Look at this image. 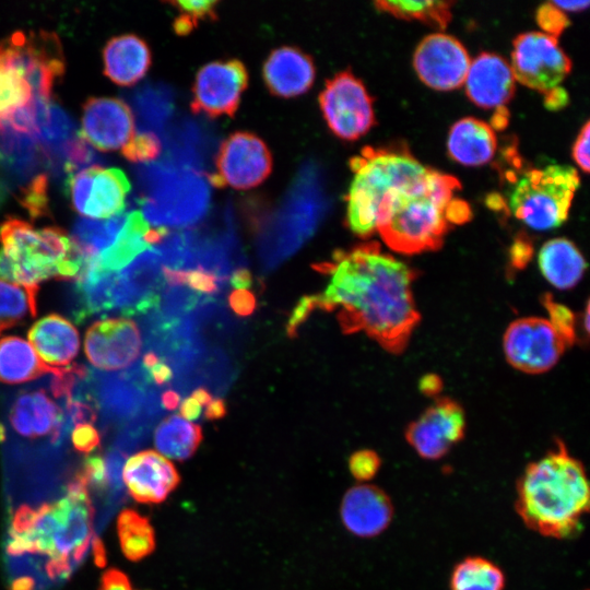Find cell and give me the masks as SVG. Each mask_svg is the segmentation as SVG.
<instances>
[{
    "mask_svg": "<svg viewBox=\"0 0 590 590\" xmlns=\"http://www.w3.org/2000/svg\"><path fill=\"white\" fill-rule=\"evenodd\" d=\"M3 553L11 590L62 586L90 556L106 565L96 508L76 468L62 484L9 502Z\"/></svg>",
    "mask_w": 590,
    "mask_h": 590,
    "instance_id": "6da1fadb",
    "label": "cell"
},
{
    "mask_svg": "<svg viewBox=\"0 0 590 590\" xmlns=\"http://www.w3.org/2000/svg\"><path fill=\"white\" fill-rule=\"evenodd\" d=\"M335 270L323 298L341 306L344 333L365 331L384 349L402 352L420 320L412 294L413 271L378 243L333 253Z\"/></svg>",
    "mask_w": 590,
    "mask_h": 590,
    "instance_id": "7a4b0ae2",
    "label": "cell"
},
{
    "mask_svg": "<svg viewBox=\"0 0 590 590\" xmlns=\"http://www.w3.org/2000/svg\"><path fill=\"white\" fill-rule=\"evenodd\" d=\"M589 507L586 469L560 441L545 456L530 462L517 482V514L530 530L543 536L571 538Z\"/></svg>",
    "mask_w": 590,
    "mask_h": 590,
    "instance_id": "3957f363",
    "label": "cell"
},
{
    "mask_svg": "<svg viewBox=\"0 0 590 590\" xmlns=\"http://www.w3.org/2000/svg\"><path fill=\"white\" fill-rule=\"evenodd\" d=\"M459 188L456 177L424 166L385 194L376 231L401 253L438 249L449 228L446 210Z\"/></svg>",
    "mask_w": 590,
    "mask_h": 590,
    "instance_id": "277c9868",
    "label": "cell"
},
{
    "mask_svg": "<svg viewBox=\"0 0 590 590\" xmlns=\"http://www.w3.org/2000/svg\"><path fill=\"white\" fill-rule=\"evenodd\" d=\"M0 243L17 284L38 285L51 278L74 281L83 269L70 236L59 227L35 229L25 221L8 217L0 224Z\"/></svg>",
    "mask_w": 590,
    "mask_h": 590,
    "instance_id": "5b68a950",
    "label": "cell"
},
{
    "mask_svg": "<svg viewBox=\"0 0 590 590\" xmlns=\"http://www.w3.org/2000/svg\"><path fill=\"white\" fill-rule=\"evenodd\" d=\"M354 174L346 201L347 223L361 237L376 232L377 213L385 194L424 165L406 148L366 146L350 161Z\"/></svg>",
    "mask_w": 590,
    "mask_h": 590,
    "instance_id": "8992f818",
    "label": "cell"
},
{
    "mask_svg": "<svg viewBox=\"0 0 590 590\" xmlns=\"http://www.w3.org/2000/svg\"><path fill=\"white\" fill-rule=\"evenodd\" d=\"M580 184L577 170L553 164L524 172L511 186L509 208L531 228L547 231L562 225Z\"/></svg>",
    "mask_w": 590,
    "mask_h": 590,
    "instance_id": "52a82bcc",
    "label": "cell"
},
{
    "mask_svg": "<svg viewBox=\"0 0 590 590\" xmlns=\"http://www.w3.org/2000/svg\"><path fill=\"white\" fill-rule=\"evenodd\" d=\"M319 104L330 130L343 140L361 138L375 123L373 99L363 82L349 71L327 80Z\"/></svg>",
    "mask_w": 590,
    "mask_h": 590,
    "instance_id": "ba28073f",
    "label": "cell"
},
{
    "mask_svg": "<svg viewBox=\"0 0 590 590\" xmlns=\"http://www.w3.org/2000/svg\"><path fill=\"white\" fill-rule=\"evenodd\" d=\"M511 70L521 84L548 93L558 87L571 69V61L557 38L541 32H528L514 40Z\"/></svg>",
    "mask_w": 590,
    "mask_h": 590,
    "instance_id": "9c48e42d",
    "label": "cell"
},
{
    "mask_svg": "<svg viewBox=\"0 0 590 590\" xmlns=\"http://www.w3.org/2000/svg\"><path fill=\"white\" fill-rule=\"evenodd\" d=\"M67 189L79 214L104 220L123 212L130 182L119 168L91 165L70 174Z\"/></svg>",
    "mask_w": 590,
    "mask_h": 590,
    "instance_id": "30bf717a",
    "label": "cell"
},
{
    "mask_svg": "<svg viewBox=\"0 0 590 590\" xmlns=\"http://www.w3.org/2000/svg\"><path fill=\"white\" fill-rule=\"evenodd\" d=\"M568 344L547 319L527 317L509 324L504 335V352L515 368L540 374L551 369Z\"/></svg>",
    "mask_w": 590,
    "mask_h": 590,
    "instance_id": "8fae6325",
    "label": "cell"
},
{
    "mask_svg": "<svg viewBox=\"0 0 590 590\" xmlns=\"http://www.w3.org/2000/svg\"><path fill=\"white\" fill-rule=\"evenodd\" d=\"M12 57L28 82L33 98L50 101L57 79L64 72V59L58 36L39 33L16 32L7 38Z\"/></svg>",
    "mask_w": 590,
    "mask_h": 590,
    "instance_id": "7c38bea8",
    "label": "cell"
},
{
    "mask_svg": "<svg viewBox=\"0 0 590 590\" xmlns=\"http://www.w3.org/2000/svg\"><path fill=\"white\" fill-rule=\"evenodd\" d=\"M215 167L212 176L215 186L249 189L270 175L272 157L260 138L248 132H235L221 144Z\"/></svg>",
    "mask_w": 590,
    "mask_h": 590,
    "instance_id": "4fadbf2b",
    "label": "cell"
},
{
    "mask_svg": "<svg viewBox=\"0 0 590 590\" xmlns=\"http://www.w3.org/2000/svg\"><path fill=\"white\" fill-rule=\"evenodd\" d=\"M247 84L248 73L241 61L209 62L196 76L191 109L209 117L233 116Z\"/></svg>",
    "mask_w": 590,
    "mask_h": 590,
    "instance_id": "5bb4252c",
    "label": "cell"
},
{
    "mask_svg": "<svg viewBox=\"0 0 590 590\" xmlns=\"http://www.w3.org/2000/svg\"><path fill=\"white\" fill-rule=\"evenodd\" d=\"M464 430L463 410L457 402L444 398L408 426L405 438L420 457L437 460L463 438Z\"/></svg>",
    "mask_w": 590,
    "mask_h": 590,
    "instance_id": "9a60e30c",
    "label": "cell"
},
{
    "mask_svg": "<svg viewBox=\"0 0 590 590\" xmlns=\"http://www.w3.org/2000/svg\"><path fill=\"white\" fill-rule=\"evenodd\" d=\"M142 338L137 323L129 318H108L88 327L84 351L96 368L118 370L130 367L139 357Z\"/></svg>",
    "mask_w": 590,
    "mask_h": 590,
    "instance_id": "2e32d148",
    "label": "cell"
},
{
    "mask_svg": "<svg viewBox=\"0 0 590 590\" xmlns=\"http://www.w3.org/2000/svg\"><path fill=\"white\" fill-rule=\"evenodd\" d=\"M413 63L417 75L426 85L449 91L464 83L471 60L457 38L435 33L418 44Z\"/></svg>",
    "mask_w": 590,
    "mask_h": 590,
    "instance_id": "e0dca14e",
    "label": "cell"
},
{
    "mask_svg": "<svg viewBox=\"0 0 590 590\" xmlns=\"http://www.w3.org/2000/svg\"><path fill=\"white\" fill-rule=\"evenodd\" d=\"M150 384L143 367L119 374H95L91 396L109 418L126 421L142 411H157L156 397L148 391Z\"/></svg>",
    "mask_w": 590,
    "mask_h": 590,
    "instance_id": "ac0fdd59",
    "label": "cell"
},
{
    "mask_svg": "<svg viewBox=\"0 0 590 590\" xmlns=\"http://www.w3.org/2000/svg\"><path fill=\"white\" fill-rule=\"evenodd\" d=\"M162 267L158 252L148 248L117 271L116 310L122 316H135L155 309L164 287Z\"/></svg>",
    "mask_w": 590,
    "mask_h": 590,
    "instance_id": "d6986e66",
    "label": "cell"
},
{
    "mask_svg": "<svg viewBox=\"0 0 590 590\" xmlns=\"http://www.w3.org/2000/svg\"><path fill=\"white\" fill-rule=\"evenodd\" d=\"M81 138L103 151L121 150L134 135V118L120 98L91 97L83 105Z\"/></svg>",
    "mask_w": 590,
    "mask_h": 590,
    "instance_id": "ffe728a7",
    "label": "cell"
},
{
    "mask_svg": "<svg viewBox=\"0 0 590 590\" xmlns=\"http://www.w3.org/2000/svg\"><path fill=\"white\" fill-rule=\"evenodd\" d=\"M121 479L129 495L142 504L162 503L179 483L175 465L155 450H143L128 458Z\"/></svg>",
    "mask_w": 590,
    "mask_h": 590,
    "instance_id": "44dd1931",
    "label": "cell"
},
{
    "mask_svg": "<svg viewBox=\"0 0 590 590\" xmlns=\"http://www.w3.org/2000/svg\"><path fill=\"white\" fill-rule=\"evenodd\" d=\"M9 423L12 430L28 440H48L59 446L67 434L63 411L42 389L22 392L14 400Z\"/></svg>",
    "mask_w": 590,
    "mask_h": 590,
    "instance_id": "7402d4cb",
    "label": "cell"
},
{
    "mask_svg": "<svg viewBox=\"0 0 590 590\" xmlns=\"http://www.w3.org/2000/svg\"><path fill=\"white\" fill-rule=\"evenodd\" d=\"M394 509L389 495L371 484H358L344 495L340 516L347 531L361 538H374L391 523Z\"/></svg>",
    "mask_w": 590,
    "mask_h": 590,
    "instance_id": "603a6c76",
    "label": "cell"
},
{
    "mask_svg": "<svg viewBox=\"0 0 590 590\" xmlns=\"http://www.w3.org/2000/svg\"><path fill=\"white\" fill-rule=\"evenodd\" d=\"M515 76L498 55L482 52L470 63L465 78L469 98L480 107H503L514 95Z\"/></svg>",
    "mask_w": 590,
    "mask_h": 590,
    "instance_id": "cb8c5ba5",
    "label": "cell"
},
{
    "mask_svg": "<svg viewBox=\"0 0 590 590\" xmlns=\"http://www.w3.org/2000/svg\"><path fill=\"white\" fill-rule=\"evenodd\" d=\"M263 79L270 92L281 97L304 94L315 80V66L309 56L294 47L273 50L263 66Z\"/></svg>",
    "mask_w": 590,
    "mask_h": 590,
    "instance_id": "d4e9b609",
    "label": "cell"
},
{
    "mask_svg": "<svg viewBox=\"0 0 590 590\" xmlns=\"http://www.w3.org/2000/svg\"><path fill=\"white\" fill-rule=\"evenodd\" d=\"M30 344L51 368L67 367L80 349L78 330L67 318L49 314L37 320L28 331Z\"/></svg>",
    "mask_w": 590,
    "mask_h": 590,
    "instance_id": "484cf974",
    "label": "cell"
},
{
    "mask_svg": "<svg viewBox=\"0 0 590 590\" xmlns=\"http://www.w3.org/2000/svg\"><path fill=\"white\" fill-rule=\"evenodd\" d=\"M104 73L120 86L139 82L151 66V51L140 37L126 34L113 37L103 50Z\"/></svg>",
    "mask_w": 590,
    "mask_h": 590,
    "instance_id": "4316f807",
    "label": "cell"
},
{
    "mask_svg": "<svg viewBox=\"0 0 590 590\" xmlns=\"http://www.w3.org/2000/svg\"><path fill=\"white\" fill-rule=\"evenodd\" d=\"M497 140L493 128L476 118L457 121L450 129L448 150L453 160L467 166H480L495 154Z\"/></svg>",
    "mask_w": 590,
    "mask_h": 590,
    "instance_id": "83f0119b",
    "label": "cell"
},
{
    "mask_svg": "<svg viewBox=\"0 0 590 590\" xmlns=\"http://www.w3.org/2000/svg\"><path fill=\"white\" fill-rule=\"evenodd\" d=\"M117 271H104L96 263L88 266L74 280L78 322L93 315H105L116 310Z\"/></svg>",
    "mask_w": 590,
    "mask_h": 590,
    "instance_id": "f1b7e54d",
    "label": "cell"
},
{
    "mask_svg": "<svg viewBox=\"0 0 590 590\" xmlns=\"http://www.w3.org/2000/svg\"><path fill=\"white\" fill-rule=\"evenodd\" d=\"M544 278L559 290L574 287L582 278L586 261L578 248L566 238L546 241L539 252Z\"/></svg>",
    "mask_w": 590,
    "mask_h": 590,
    "instance_id": "f546056e",
    "label": "cell"
},
{
    "mask_svg": "<svg viewBox=\"0 0 590 590\" xmlns=\"http://www.w3.org/2000/svg\"><path fill=\"white\" fill-rule=\"evenodd\" d=\"M37 355L33 346L24 339L8 335L0 339V381L17 385L52 373Z\"/></svg>",
    "mask_w": 590,
    "mask_h": 590,
    "instance_id": "4dcf8cb0",
    "label": "cell"
},
{
    "mask_svg": "<svg viewBox=\"0 0 590 590\" xmlns=\"http://www.w3.org/2000/svg\"><path fill=\"white\" fill-rule=\"evenodd\" d=\"M128 213L123 211L104 220H76L70 239L79 256L85 261L96 260L109 249L123 229Z\"/></svg>",
    "mask_w": 590,
    "mask_h": 590,
    "instance_id": "1f68e13d",
    "label": "cell"
},
{
    "mask_svg": "<svg viewBox=\"0 0 590 590\" xmlns=\"http://www.w3.org/2000/svg\"><path fill=\"white\" fill-rule=\"evenodd\" d=\"M202 440L199 425L172 415L162 421L154 432V446L158 453L173 460H186L197 450Z\"/></svg>",
    "mask_w": 590,
    "mask_h": 590,
    "instance_id": "d6a6232c",
    "label": "cell"
},
{
    "mask_svg": "<svg viewBox=\"0 0 590 590\" xmlns=\"http://www.w3.org/2000/svg\"><path fill=\"white\" fill-rule=\"evenodd\" d=\"M149 223L140 211H131L116 243L97 258L104 271H118L149 248L145 234Z\"/></svg>",
    "mask_w": 590,
    "mask_h": 590,
    "instance_id": "836d02e7",
    "label": "cell"
},
{
    "mask_svg": "<svg viewBox=\"0 0 590 590\" xmlns=\"http://www.w3.org/2000/svg\"><path fill=\"white\" fill-rule=\"evenodd\" d=\"M32 101V88L13 60L7 40H0V122Z\"/></svg>",
    "mask_w": 590,
    "mask_h": 590,
    "instance_id": "e575fe53",
    "label": "cell"
},
{
    "mask_svg": "<svg viewBox=\"0 0 590 590\" xmlns=\"http://www.w3.org/2000/svg\"><path fill=\"white\" fill-rule=\"evenodd\" d=\"M505 586L503 569L482 556L463 558L450 575V590H505Z\"/></svg>",
    "mask_w": 590,
    "mask_h": 590,
    "instance_id": "d590c367",
    "label": "cell"
},
{
    "mask_svg": "<svg viewBox=\"0 0 590 590\" xmlns=\"http://www.w3.org/2000/svg\"><path fill=\"white\" fill-rule=\"evenodd\" d=\"M37 293L38 285L0 280V334L35 317Z\"/></svg>",
    "mask_w": 590,
    "mask_h": 590,
    "instance_id": "8d00e7d4",
    "label": "cell"
},
{
    "mask_svg": "<svg viewBox=\"0 0 590 590\" xmlns=\"http://www.w3.org/2000/svg\"><path fill=\"white\" fill-rule=\"evenodd\" d=\"M120 548L130 560H140L155 546L154 530L150 521L133 509H123L117 519Z\"/></svg>",
    "mask_w": 590,
    "mask_h": 590,
    "instance_id": "74e56055",
    "label": "cell"
},
{
    "mask_svg": "<svg viewBox=\"0 0 590 590\" xmlns=\"http://www.w3.org/2000/svg\"><path fill=\"white\" fill-rule=\"evenodd\" d=\"M452 1H376L378 10L399 19L418 20L439 30L451 20Z\"/></svg>",
    "mask_w": 590,
    "mask_h": 590,
    "instance_id": "f35d334b",
    "label": "cell"
},
{
    "mask_svg": "<svg viewBox=\"0 0 590 590\" xmlns=\"http://www.w3.org/2000/svg\"><path fill=\"white\" fill-rule=\"evenodd\" d=\"M179 11L174 22L178 35L190 33L200 21L214 19L216 1H175L170 2Z\"/></svg>",
    "mask_w": 590,
    "mask_h": 590,
    "instance_id": "ab89813d",
    "label": "cell"
},
{
    "mask_svg": "<svg viewBox=\"0 0 590 590\" xmlns=\"http://www.w3.org/2000/svg\"><path fill=\"white\" fill-rule=\"evenodd\" d=\"M22 206L33 219L48 214V180L45 174L36 175L21 189L19 198Z\"/></svg>",
    "mask_w": 590,
    "mask_h": 590,
    "instance_id": "60d3db41",
    "label": "cell"
},
{
    "mask_svg": "<svg viewBox=\"0 0 590 590\" xmlns=\"http://www.w3.org/2000/svg\"><path fill=\"white\" fill-rule=\"evenodd\" d=\"M543 304L548 312V321L562 335L566 343L571 345L576 339L575 317L566 306L553 300L551 295L543 296Z\"/></svg>",
    "mask_w": 590,
    "mask_h": 590,
    "instance_id": "b9f144b4",
    "label": "cell"
},
{
    "mask_svg": "<svg viewBox=\"0 0 590 590\" xmlns=\"http://www.w3.org/2000/svg\"><path fill=\"white\" fill-rule=\"evenodd\" d=\"M161 151L157 137L151 132L135 133L121 149L122 155L131 162H145L155 158Z\"/></svg>",
    "mask_w": 590,
    "mask_h": 590,
    "instance_id": "7bdbcfd3",
    "label": "cell"
},
{
    "mask_svg": "<svg viewBox=\"0 0 590 590\" xmlns=\"http://www.w3.org/2000/svg\"><path fill=\"white\" fill-rule=\"evenodd\" d=\"M317 308L326 311H331L337 307L326 300L322 295L303 296L296 304L288 319L286 326L287 335L291 338L296 337L297 330L300 324L304 323L309 317V315Z\"/></svg>",
    "mask_w": 590,
    "mask_h": 590,
    "instance_id": "ee69618b",
    "label": "cell"
},
{
    "mask_svg": "<svg viewBox=\"0 0 590 590\" xmlns=\"http://www.w3.org/2000/svg\"><path fill=\"white\" fill-rule=\"evenodd\" d=\"M225 283L226 281L216 274L196 268L188 270L186 286L194 293L213 299L214 295L222 291Z\"/></svg>",
    "mask_w": 590,
    "mask_h": 590,
    "instance_id": "f6af8a7d",
    "label": "cell"
},
{
    "mask_svg": "<svg viewBox=\"0 0 590 590\" xmlns=\"http://www.w3.org/2000/svg\"><path fill=\"white\" fill-rule=\"evenodd\" d=\"M381 465L379 456L369 449L354 452L349 460L351 474L359 482L370 481L376 476Z\"/></svg>",
    "mask_w": 590,
    "mask_h": 590,
    "instance_id": "bcb514c9",
    "label": "cell"
},
{
    "mask_svg": "<svg viewBox=\"0 0 590 590\" xmlns=\"http://www.w3.org/2000/svg\"><path fill=\"white\" fill-rule=\"evenodd\" d=\"M69 434L73 448L85 457L101 446V433L92 423L76 424Z\"/></svg>",
    "mask_w": 590,
    "mask_h": 590,
    "instance_id": "7dc6e473",
    "label": "cell"
},
{
    "mask_svg": "<svg viewBox=\"0 0 590 590\" xmlns=\"http://www.w3.org/2000/svg\"><path fill=\"white\" fill-rule=\"evenodd\" d=\"M536 22L545 34L555 38L569 25V21L562 10L552 1L542 4L536 11Z\"/></svg>",
    "mask_w": 590,
    "mask_h": 590,
    "instance_id": "c3c4849f",
    "label": "cell"
},
{
    "mask_svg": "<svg viewBox=\"0 0 590 590\" xmlns=\"http://www.w3.org/2000/svg\"><path fill=\"white\" fill-rule=\"evenodd\" d=\"M589 133H590V123L587 121L582 129L580 130L576 142L573 146V157L575 162L581 167L586 173L589 172Z\"/></svg>",
    "mask_w": 590,
    "mask_h": 590,
    "instance_id": "681fc988",
    "label": "cell"
},
{
    "mask_svg": "<svg viewBox=\"0 0 590 590\" xmlns=\"http://www.w3.org/2000/svg\"><path fill=\"white\" fill-rule=\"evenodd\" d=\"M233 311L239 316H249L256 309V297L248 290H235L228 297Z\"/></svg>",
    "mask_w": 590,
    "mask_h": 590,
    "instance_id": "f907efd6",
    "label": "cell"
},
{
    "mask_svg": "<svg viewBox=\"0 0 590 590\" xmlns=\"http://www.w3.org/2000/svg\"><path fill=\"white\" fill-rule=\"evenodd\" d=\"M98 590H134L129 578L120 570L107 569L101 578Z\"/></svg>",
    "mask_w": 590,
    "mask_h": 590,
    "instance_id": "816d5d0a",
    "label": "cell"
},
{
    "mask_svg": "<svg viewBox=\"0 0 590 590\" xmlns=\"http://www.w3.org/2000/svg\"><path fill=\"white\" fill-rule=\"evenodd\" d=\"M145 371L150 381L156 386L168 385L174 377V370L163 361Z\"/></svg>",
    "mask_w": 590,
    "mask_h": 590,
    "instance_id": "f5cc1de1",
    "label": "cell"
},
{
    "mask_svg": "<svg viewBox=\"0 0 590 590\" xmlns=\"http://www.w3.org/2000/svg\"><path fill=\"white\" fill-rule=\"evenodd\" d=\"M532 250L528 240L519 238L511 247V264L518 269L530 260Z\"/></svg>",
    "mask_w": 590,
    "mask_h": 590,
    "instance_id": "db71d44e",
    "label": "cell"
},
{
    "mask_svg": "<svg viewBox=\"0 0 590 590\" xmlns=\"http://www.w3.org/2000/svg\"><path fill=\"white\" fill-rule=\"evenodd\" d=\"M470 214L469 205L461 200L452 199L446 210V217L449 223H463L470 217Z\"/></svg>",
    "mask_w": 590,
    "mask_h": 590,
    "instance_id": "11a10c76",
    "label": "cell"
},
{
    "mask_svg": "<svg viewBox=\"0 0 590 590\" xmlns=\"http://www.w3.org/2000/svg\"><path fill=\"white\" fill-rule=\"evenodd\" d=\"M231 285L236 290L249 288L252 284V276L248 269L240 267L233 271Z\"/></svg>",
    "mask_w": 590,
    "mask_h": 590,
    "instance_id": "9f6ffc18",
    "label": "cell"
},
{
    "mask_svg": "<svg viewBox=\"0 0 590 590\" xmlns=\"http://www.w3.org/2000/svg\"><path fill=\"white\" fill-rule=\"evenodd\" d=\"M179 413L186 421L197 420L201 414V405L193 398H187L182 401Z\"/></svg>",
    "mask_w": 590,
    "mask_h": 590,
    "instance_id": "6f0895ef",
    "label": "cell"
},
{
    "mask_svg": "<svg viewBox=\"0 0 590 590\" xmlns=\"http://www.w3.org/2000/svg\"><path fill=\"white\" fill-rule=\"evenodd\" d=\"M226 411L225 402L217 398L208 404L204 416L206 420H220L225 416Z\"/></svg>",
    "mask_w": 590,
    "mask_h": 590,
    "instance_id": "680465c9",
    "label": "cell"
},
{
    "mask_svg": "<svg viewBox=\"0 0 590 590\" xmlns=\"http://www.w3.org/2000/svg\"><path fill=\"white\" fill-rule=\"evenodd\" d=\"M420 388L425 394H435L441 389V381L435 375H427L421 379Z\"/></svg>",
    "mask_w": 590,
    "mask_h": 590,
    "instance_id": "91938a15",
    "label": "cell"
},
{
    "mask_svg": "<svg viewBox=\"0 0 590 590\" xmlns=\"http://www.w3.org/2000/svg\"><path fill=\"white\" fill-rule=\"evenodd\" d=\"M179 402L180 396L173 389L165 390L161 396V405L164 410L174 411L177 409Z\"/></svg>",
    "mask_w": 590,
    "mask_h": 590,
    "instance_id": "94428289",
    "label": "cell"
},
{
    "mask_svg": "<svg viewBox=\"0 0 590 590\" xmlns=\"http://www.w3.org/2000/svg\"><path fill=\"white\" fill-rule=\"evenodd\" d=\"M545 103L547 107L556 109L564 105L565 99L567 98L565 91H563L559 87H556L552 90L551 92L546 93Z\"/></svg>",
    "mask_w": 590,
    "mask_h": 590,
    "instance_id": "6125c7cd",
    "label": "cell"
},
{
    "mask_svg": "<svg viewBox=\"0 0 590 590\" xmlns=\"http://www.w3.org/2000/svg\"><path fill=\"white\" fill-rule=\"evenodd\" d=\"M552 3L564 11H581L589 5V1H552Z\"/></svg>",
    "mask_w": 590,
    "mask_h": 590,
    "instance_id": "be15d7a7",
    "label": "cell"
},
{
    "mask_svg": "<svg viewBox=\"0 0 590 590\" xmlns=\"http://www.w3.org/2000/svg\"><path fill=\"white\" fill-rule=\"evenodd\" d=\"M200 405L209 404L212 401L211 393L203 387H199L192 392V397Z\"/></svg>",
    "mask_w": 590,
    "mask_h": 590,
    "instance_id": "e7e4bbea",
    "label": "cell"
},
{
    "mask_svg": "<svg viewBox=\"0 0 590 590\" xmlns=\"http://www.w3.org/2000/svg\"><path fill=\"white\" fill-rule=\"evenodd\" d=\"M311 268L323 274H333L335 270L334 262H319L311 266Z\"/></svg>",
    "mask_w": 590,
    "mask_h": 590,
    "instance_id": "03108f58",
    "label": "cell"
},
{
    "mask_svg": "<svg viewBox=\"0 0 590 590\" xmlns=\"http://www.w3.org/2000/svg\"><path fill=\"white\" fill-rule=\"evenodd\" d=\"M4 198H5V186L0 178V205L3 203Z\"/></svg>",
    "mask_w": 590,
    "mask_h": 590,
    "instance_id": "003e7915",
    "label": "cell"
}]
</instances>
